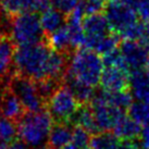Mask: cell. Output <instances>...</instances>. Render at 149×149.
Returning a JSON list of instances; mask_svg holds the SVG:
<instances>
[{"instance_id": "cell-1", "label": "cell", "mask_w": 149, "mask_h": 149, "mask_svg": "<svg viewBox=\"0 0 149 149\" xmlns=\"http://www.w3.org/2000/svg\"><path fill=\"white\" fill-rule=\"evenodd\" d=\"M54 49L47 40L35 45L17 46L14 51V73L34 82L49 79L50 61Z\"/></svg>"}, {"instance_id": "cell-2", "label": "cell", "mask_w": 149, "mask_h": 149, "mask_svg": "<svg viewBox=\"0 0 149 149\" xmlns=\"http://www.w3.org/2000/svg\"><path fill=\"white\" fill-rule=\"evenodd\" d=\"M104 69V60L99 54L91 49L79 48L71 54L65 75L95 88L100 84Z\"/></svg>"}, {"instance_id": "cell-3", "label": "cell", "mask_w": 149, "mask_h": 149, "mask_svg": "<svg viewBox=\"0 0 149 149\" xmlns=\"http://www.w3.org/2000/svg\"><path fill=\"white\" fill-rule=\"evenodd\" d=\"M104 15L111 31L125 40H138L141 25L137 20V13L133 7L110 0L104 6Z\"/></svg>"}, {"instance_id": "cell-4", "label": "cell", "mask_w": 149, "mask_h": 149, "mask_svg": "<svg viewBox=\"0 0 149 149\" xmlns=\"http://www.w3.org/2000/svg\"><path fill=\"white\" fill-rule=\"evenodd\" d=\"M52 125L54 120L47 109L38 112H26L17 123L19 139L32 149L42 148L48 145Z\"/></svg>"}, {"instance_id": "cell-5", "label": "cell", "mask_w": 149, "mask_h": 149, "mask_svg": "<svg viewBox=\"0 0 149 149\" xmlns=\"http://www.w3.org/2000/svg\"><path fill=\"white\" fill-rule=\"evenodd\" d=\"M9 33L15 47L35 45L46 40L38 13H22L10 17Z\"/></svg>"}, {"instance_id": "cell-6", "label": "cell", "mask_w": 149, "mask_h": 149, "mask_svg": "<svg viewBox=\"0 0 149 149\" xmlns=\"http://www.w3.org/2000/svg\"><path fill=\"white\" fill-rule=\"evenodd\" d=\"M79 107L81 104L64 83L54 91L47 102V111L52 118L54 123L72 124V120Z\"/></svg>"}, {"instance_id": "cell-7", "label": "cell", "mask_w": 149, "mask_h": 149, "mask_svg": "<svg viewBox=\"0 0 149 149\" xmlns=\"http://www.w3.org/2000/svg\"><path fill=\"white\" fill-rule=\"evenodd\" d=\"M8 85L21 101L26 112H38L47 109V104L34 81L13 73L9 79Z\"/></svg>"}, {"instance_id": "cell-8", "label": "cell", "mask_w": 149, "mask_h": 149, "mask_svg": "<svg viewBox=\"0 0 149 149\" xmlns=\"http://www.w3.org/2000/svg\"><path fill=\"white\" fill-rule=\"evenodd\" d=\"M88 104L93 110L99 132H112L125 116V111L107 102L101 91H96L94 98Z\"/></svg>"}, {"instance_id": "cell-9", "label": "cell", "mask_w": 149, "mask_h": 149, "mask_svg": "<svg viewBox=\"0 0 149 149\" xmlns=\"http://www.w3.org/2000/svg\"><path fill=\"white\" fill-rule=\"evenodd\" d=\"M84 47L87 49L95 50L97 45L109 34L112 33L106 15L102 13H96L86 15L83 20Z\"/></svg>"}, {"instance_id": "cell-10", "label": "cell", "mask_w": 149, "mask_h": 149, "mask_svg": "<svg viewBox=\"0 0 149 149\" xmlns=\"http://www.w3.org/2000/svg\"><path fill=\"white\" fill-rule=\"evenodd\" d=\"M120 54L124 64L131 73L143 70L148 59V50L137 40H124L120 46Z\"/></svg>"}, {"instance_id": "cell-11", "label": "cell", "mask_w": 149, "mask_h": 149, "mask_svg": "<svg viewBox=\"0 0 149 149\" xmlns=\"http://www.w3.org/2000/svg\"><path fill=\"white\" fill-rule=\"evenodd\" d=\"M130 77L131 73L125 68L114 65L104 66L100 85L104 91L110 93L130 91Z\"/></svg>"}, {"instance_id": "cell-12", "label": "cell", "mask_w": 149, "mask_h": 149, "mask_svg": "<svg viewBox=\"0 0 149 149\" xmlns=\"http://www.w3.org/2000/svg\"><path fill=\"white\" fill-rule=\"evenodd\" d=\"M26 113L23 104L14 95L8 82L0 84V114L6 119L13 121L14 123H19L23 116Z\"/></svg>"}, {"instance_id": "cell-13", "label": "cell", "mask_w": 149, "mask_h": 149, "mask_svg": "<svg viewBox=\"0 0 149 149\" xmlns=\"http://www.w3.org/2000/svg\"><path fill=\"white\" fill-rule=\"evenodd\" d=\"M50 6L48 0H0V10L8 17L22 13H42Z\"/></svg>"}, {"instance_id": "cell-14", "label": "cell", "mask_w": 149, "mask_h": 149, "mask_svg": "<svg viewBox=\"0 0 149 149\" xmlns=\"http://www.w3.org/2000/svg\"><path fill=\"white\" fill-rule=\"evenodd\" d=\"M15 45L8 32L0 31V84L7 83L14 73Z\"/></svg>"}, {"instance_id": "cell-15", "label": "cell", "mask_w": 149, "mask_h": 149, "mask_svg": "<svg viewBox=\"0 0 149 149\" xmlns=\"http://www.w3.org/2000/svg\"><path fill=\"white\" fill-rule=\"evenodd\" d=\"M130 93L137 101L149 104V74L146 71L138 70L131 73Z\"/></svg>"}, {"instance_id": "cell-16", "label": "cell", "mask_w": 149, "mask_h": 149, "mask_svg": "<svg viewBox=\"0 0 149 149\" xmlns=\"http://www.w3.org/2000/svg\"><path fill=\"white\" fill-rule=\"evenodd\" d=\"M74 125L65 123H54L48 139V147L51 149H63L72 143Z\"/></svg>"}, {"instance_id": "cell-17", "label": "cell", "mask_w": 149, "mask_h": 149, "mask_svg": "<svg viewBox=\"0 0 149 149\" xmlns=\"http://www.w3.org/2000/svg\"><path fill=\"white\" fill-rule=\"evenodd\" d=\"M141 125L130 116L125 114L112 132L120 141H137L141 137Z\"/></svg>"}, {"instance_id": "cell-18", "label": "cell", "mask_w": 149, "mask_h": 149, "mask_svg": "<svg viewBox=\"0 0 149 149\" xmlns=\"http://www.w3.org/2000/svg\"><path fill=\"white\" fill-rule=\"evenodd\" d=\"M40 23L47 37L65 25L66 15L54 8L52 6H50L47 10L40 13Z\"/></svg>"}, {"instance_id": "cell-19", "label": "cell", "mask_w": 149, "mask_h": 149, "mask_svg": "<svg viewBox=\"0 0 149 149\" xmlns=\"http://www.w3.org/2000/svg\"><path fill=\"white\" fill-rule=\"evenodd\" d=\"M72 125L74 126L79 125L85 131H87L91 135H96L100 133L89 104H81V107L79 108V110L75 113L74 118L72 120Z\"/></svg>"}, {"instance_id": "cell-20", "label": "cell", "mask_w": 149, "mask_h": 149, "mask_svg": "<svg viewBox=\"0 0 149 149\" xmlns=\"http://www.w3.org/2000/svg\"><path fill=\"white\" fill-rule=\"evenodd\" d=\"M46 40L48 42V45L52 49L64 52V54H71V49H73L72 47V42H71V35L70 31L68 29L66 24L62 26L61 29L56 31L54 33L46 37Z\"/></svg>"}, {"instance_id": "cell-21", "label": "cell", "mask_w": 149, "mask_h": 149, "mask_svg": "<svg viewBox=\"0 0 149 149\" xmlns=\"http://www.w3.org/2000/svg\"><path fill=\"white\" fill-rule=\"evenodd\" d=\"M17 139H19L17 124L0 116V149H7Z\"/></svg>"}, {"instance_id": "cell-22", "label": "cell", "mask_w": 149, "mask_h": 149, "mask_svg": "<svg viewBox=\"0 0 149 149\" xmlns=\"http://www.w3.org/2000/svg\"><path fill=\"white\" fill-rule=\"evenodd\" d=\"M120 141H121L113 134V132H100L96 135H91L89 148L116 149Z\"/></svg>"}, {"instance_id": "cell-23", "label": "cell", "mask_w": 149, "mask_h": 149, "mask_svg": "<svg viewBox=\"0 0 149 149\" xmlns=\"http://www.w3.org/2000/svg\"><path fill=\"white\" fill-rule=\"evenodd\" d=\"M128 116L143 126H149V104L135 101L130 107Z\"/></svg>"}, {"instance_id": "cell-24", "label": "cell", "mask_w": 149, "mask_h": 149, "mask_svg": "<svg viewBox=\"0 0 149 149\" xmlns=\"http://www.w3.org/2000/svg\"><path fill=\"white\" fill-rule=\"evenodd\" d=\"M91 134L85 131L83 127L79 125L74 126L73 128V138H72V144L76 145L79 148H89V143H91Z\"/></svg>"}, {"instance_id": "cell-25", "label": "cell", "mask_w": 149, "mask_h": 149, "mask_svg": "<svg viewBox=\"0 0 149 149\" xmlns=\"http://www.w3.org/2000/svg\"><path fill=\"white\" fill-rule=\"evenodd\" d=\"M48 1L54 8L62 12L64 15H69L73 10L76 9V7H79L83 0H48Z\"/></svg>"}, {"instance_id": "cell-26", "label": "cell", "mask_w": 149, "mask_h": 149, "mask_svg": "<svg viewBox=\"0 0 149 149\" xmlns=\"http://www.w3.org/2000/svg\"><path fill=\"white\" fill-rule=\"evenodd\" d=\"M137 15L144 22H149V0H138L135 6Z\"/></svg>"}, {"instance_id": "cell-27", "label": "cell", "mask_w": 149, "mask_h": 149, "mask_svg": "<svg viewBox=\"0 0 149 149\" xmlns=\"http://www.w3.org/2000/svg\"><path fill=\"white\" fill-rule=\"evenodd\" d=\"M138 42L149 51V22H144L143 23L141 37L138 39Z\"/></svg>"}, {"instance_id": "cell-28", "label": "cell", "mask_w": 149, "mask_h": 149, "mask_svg": "<svg viewBox=\"0 0 149 149\" xmlns=\"http://www.w3.org/2000/svg\"><path fill=\"white\" fill-rule=\"evenodd\" d=\"M137 143L141 149H149V126H144Z\"/></svg>"}, {"instance_id": "cell-29", "label": "cell", "mask_w": 149, "mask_h": 149, "mask_svg": "<svg viewBox=\"0 0 149 149\" xmlns=\"http://www.w3.org/2000/svg\"><path fill=\"white\" fill-rule=\"evenodd\" d=\"M116 149H141L137 141H121Z\"/></svg>"}, {"instance_id": "cell-30", "label": "cell", "mask_w": 149, "mask_h": 149, "mask_svg": "<svg viewBox=\"0 0 149 149\" xmlns=\"http://www.w3.org/2000/svg\"><path fill=\"white\" fill-rule=\"evenodd\" d=\"M7 149H32L29 146H27L24 141H22L21 139H17V141L12 143L11 145L9 146Z\"/></svg>"}, {"instance_id": "cell-31", "label": "cell", "mask_w": 149, "mask_h": 149, "mask_svg": "<svg viewBox=\"0 0 149 149\" xmlns=\"http://www.w3.org/2000/svg\"><path fill=\"white\" fill-rule=\"evenodd\" d=\"M116 1H119L121 3H124V4H126V6L133 7V8L135 9V6H136L138 0H116Z\"/></svg>"}, {"instance_id": "cell-32", "label": "cell", "mask_w": 149, "mask_h": 149, "mask_svg": "<svg viewBox=\"0 0 149 149\" xmlns=\"http://www.w3.org/2000/svg\"><path fill=\"white\" fill-rule=\"evenodd\" d=\"M63 149H83V148H79V147H77L76 145H74V144H69L68 146H65ZM86 149H91V148H86Z\"/></svg>"}, {"instance_id": "cell-33", "label": "cell", "mask_w": 149, "mask_h": 149, "mask_svg": "<svg viewBox=\"0 0 149 149\" xmlns=\"http://www.w3.org/2000/svg\"><path fill=\"white\" fill-rule=\"evenodd\" d=\"M145 68H146V72L149 74V57H148V59H147V62H146Z\"/></svg>"}, {"instance_id": "cell-34", "label": "cell", "mask_w": 149, "mask_h": 149, "mask_svg": "<svg viewBox=\"0 0 149 149\" xmlns=\"http://www.w3.org/2000/svg\"><path fill=\"white\" fill-rule=\"evenodd\" d=\"M93 1H97V2H100V3H104V2H106L107 0H93Z\"/></svg>"}, {"instance_id": "cell-35", "label": "cell", "mask_w": 149, "mask_h": 149, "mask_svg": "<svg viewBox=\"0 0 149 149\" xmlns=\"http://www.w3.org/2000/svg\"><path fill=\"white\" fill-rule=\"evenodd\" d=\"M38 149H49V147H48V146H44V147H42V148H38Z\"/></svg>"}, {"instance_id": "cell-36", "label": "cell", "mask_w": 149, "mask_h": 149, "mask_svg": "<svg viewBox=\"0 0 149 149\" xmlns=\"http://www.w3.org/2000/svg\"><path fill=\"white\" fill-rule=\"evenodd\" d=\"M49 149H51V148H49Z\"/></svg>"}]
</instances>
